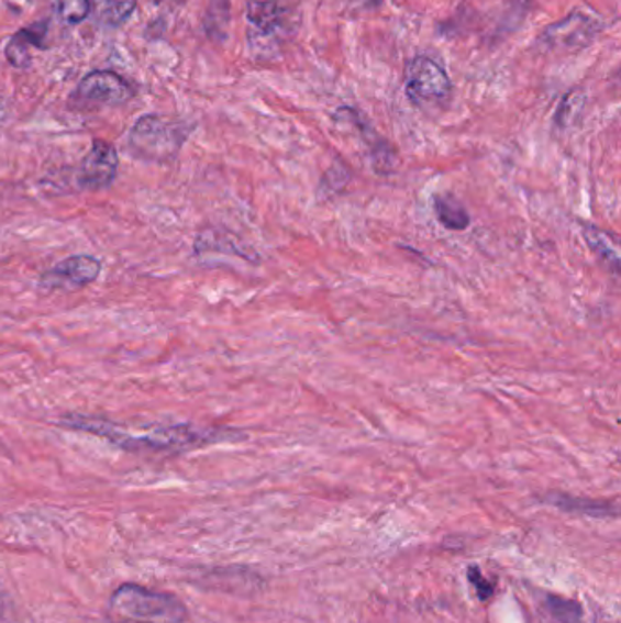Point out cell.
I'll return each mask as SVG.
<instances>
[{
    "instance_id": "cell-1",
    "label": "cell",
    "mask_w": 621,
    "mask_h": 623,
    "mask_svg": "<svg viewBox=\"0 0 621 623\" xmlns=\"http://www.w3.org/2000/svg\"><path fill=\"white\" fill-rule=\"evenodd\" d=\"M60 425L69 431L88 432L93 436L104 437L108 442L135 454H185L196 448L215 445L221 442H237L245 440L243 432L232 429H204L191 423H177V425L149 426L143 434H130L123 426L112 421L86 418L80 414H68L60 420Z\"/></svg>"
},
{
    "instance_id": "cell-2",
    "label": "cell",
    "mask_w": 621,
    "mask_h": 623,
    "mask_svg": "<svg viewBox=\"0 0 621 623\" xmlns=\"http://www.w3.org/2000/svg\"><path fill=\"white\" fill-rule=\"evenodd\" d=\"M113 616L130 623H187L188 609L170 592L149 591L137 583H124L110 598Z\"/></svg>"
},
{
    "instance_id": "cell-3",
    "label": "cell",
    "mask_w": 621,
    "mask_h": 623,
    "mask_svg": "<svg viewBox=\"0 0 621 623\" xmlns=\"http://www.w3.org/2000/svg\"><path fill=\"white\" fill-rule=\"evenodd\" d=\"M187 135L188 130L181 123L160 115H143L133 124L127 144L137 159L168 163L179 154Z\"/></svg>"
},
{
    "instance_id": "cell-4",
    "label": "cell",
    "mask_w": 621,
    "mask_h": 623,
    "mask_svg": "<svg viewBox=\"0 0 621 623\" xmlns=\"http://www.w3.org/2000/svg\"><path fill=\"white\" fill-rule=\"evenodd\" d=\"M133 97L132 86L123 77L113 71H93L80 80L74 91L75 107L82 110H97V108L119 107Z\"/></svg>"
},
{
    "instance_id": "cell-5",
    "label": "cell",
    "mask_w": 621,
    "mask_h": 623,
    "mask_svg": "<svg viewBox=\"0 0 621 623\" xmlns=\"http://www.w3.org/2000/svg\"><path fill=\"white\" fill-rule=\"evenodd\" d=\"M119 171V154L115 146L96 138L77 171V187L85 192H101L112 187Z\"/></svg>"
},
{
    "instance_id": "cell-6",
    "label": "cell",
    "mask_w": 621,
    "mask_h": 623,
    "mask_svg": "<svg viewBox=\"0 0 621 623\" xmlns=\"http://www.w3.org/2000/svg\"><path fill=\"white\" fill-rule=\"evenodd\" d=\"M101 270L102 265L97 257L85 254L69 256L46 270L38 279V287L48 292H75L96 281L97 277L101 276Z\"/></svg>"
},
{
    "instance_id": "cell-7",
    "label": "cell",
    "mask_w": 621,
    "mask_h": 623,
    "mask_svg": "<svg viewBox=\"0 0 621 623\" xmlns=\"http://www.w3.org/2000/svg\"><path fill=\"white\" fill-rule=\"evenodd\" d=\"M451 79L435 60L418 57L407 74V93L415 102L445 101L451 96Z\"/></svg>"
},
{
    "instance_id": "cell-8",
    "label": "cell",
    "mask_w": 621,
    "mask_h": 623,
    "mask_svg": "<svg viewBox=\"0 0 621 623\" xmlns=\"http://www.w3.org/2000/svg\"><path fill=\"white\" fill-rule=\"evenodd\" d=\"M596 30L598 26L590 16L574 13L565 21L547 27V32L543 33L542 43L547 44L548 48L574 52L587 46L595 37Z\"/></svg>"
},
{
    "instance_id": "cell-9",
    "label": "cell",
    "mask_w": 621,
    "mask_h": 623,
    "mask_svg": "<svg viewBox=\"0 0 621 623\" xmlns=\"http://www.w3.org/2000/svg\"><path fill=\"white\" fill-rule=\"evenodd\" d=\"M246 16H248L252 33H255L257 37L270 38L281 32L285 11L271 0H254L248 4Z\"/></svg>"
},
{
    "instance_id": "cell-10",
    "label": "cell",
    "mask_w": 621,
    "mask_h": 623,
    "mask_svg": "<svg viewBox=\"0 0 621 623\" xmlns=\"http://www.w3.org/2000/svg\"><path fill=\"white\" fill-rule=\"evenodd\" d=\"M548 505L556 507L559 511L578 512L585 516L592 518H617L618 505L611 501L589 500V498H576V496L563 494V492H551L545 498Z\"/></svg>"
},
{
    "instance_id": "cell-11",
    "label": "cell",
    "mask_w": 621,
    "mask_h": 623,
    "mask_svg": "<svg viewBox=\"0 0 621 623\" xmlns=\"http://www.w3.org/2000/svg\"><path fill=\"white\" fill-rule=\"evenodd\" d=\"M584 237L590 251L611 268L612 272L620 274V248L618 241L603 230L596 229L595 224L584 226Z\"/></svg>"
},
{
    "instance_id": "cell-12",
    "label": "cell",
    "mask_w": 621,
    "mask_h": 623,
    "mask_svg": "<svg viewBox=\"0 0 621 623\" xmlns=\"http://www.w3.org/2000/svg\"><path fill=\"white\" fill-rule=\"evenodd\" d=\"M435 218L446 230L462 232L470 226V215L452 196H434Z\"/></svg>"
},
{
    "instance_id": "cell-13",
    "label": "cell",
    "mask_w": 621,
    "mask_h": 623,
    "mask_svg": "<svg viewBox=\"0 0 621 623\" xmlns=\"http://www.w3.org/2000/svg\"><path fill=\"white\" fill-rule=\"evenodd\" d=\"M545 609L558 623H584V611L576 600L547 594L545 597Z\"/></svg>"
},
{
    "instance_id": "cell-14",
    "label": "cell",
    "mask_w": 621,
    "mask_h": 623,
    "mask_svg": "<svg viewBox=\"0 0 621 623\" xmlns=\"http://www.w3.org/2000/svg\"><path fill=\"white\" fill-rule=\"evenodd\" d=\"M137 0H96V10L101 21L112 26H119L130 19Z\"/></svg>"
},
{
    "instance_id": "cell-15",
    "label": "cell",
    "mask_w": 621,
    "mask_h": 623,
    "mask_svg": "<svg viewBox=\"0 0 621 623\" xmlns=\"http://www.w3.org/2000/svg\"><path fill=\"white\" fill-rule=\"evenodd\" d=\"M57 2H59L60 16L68 24H80L90 15V0H57Z\"/></svg>"
},
{
    "instance_id": "cell-16",
    "label": "cell",
    "mask_w": 621,
    "mask_h": 623,
    "mask_svg": "<svg viewBox=\"0 0 621 623\" xmlns=\"http://www.w3.org/2000/svg\"><path fill=\"white\" fill-rule=\"evenodd\" d=\"M5 57L15 68H30V65H32L30 46L16 37V35H13L8 46H5Z\"/></svg>"
},
{
    "instance_id": "cell-17",
    "label": "cell",
    "mask_w": 621,
    "mask_h": 623,
    "mask_svg": "<svg viewBox=\"0 0 621 623\" xmlns=\"http://www.w3.org/2000/svg\"><path fill=\"white\" fill-rule=\"evenodd\" d=\"M16 37L24 41L30 48H46V35H48V26L44 22H37L32 26L24 27L21 32L15 33Z\"/></svg>"
},
{
    "instance_id": "cell-18",
    "label": "cell",
    "mask_w": 621,
    "mask_h": 623,
    "mask_svg": "<svg viewBox=\"0 0 621 623\" xmlns=\"http://www.w3.org/2000/svg\"><path fill=\"white\" fill-rule=\"evenodd\" d=\"M348 181H351V174L346 170V166L335 165L323 177V187L329 193L341 192Z\"/></svg>"
},
{
    "instance_id": "cell-19",
    "label": "cell",
    "mask_w": 621,
    "mask_h": 623,
    "mask_svg": "<svg viewBox=\"0 0 621 623\" xmlns=\"http://www.w3.org/2000/svg\"><path fill=\"white\" fill-rule=\"evenodd\" d=\"M468 580H470V586L476 589V594H478L479 600L485 602V600H489L492 594H495V586L490 583L484 575H481V570H479L478 565H470L468 567Z\"/></svg>"
},
{
    "instance_id": "cell-20",
    "label": "cell",
    "mask_w": 621,
    "mask_h": 623,
    "mask_svg": "<svg viewBox=\"0 0 621 623\" xmlns=\"http://www.w3.org/2000/svg\"><path fill=\"white\" fill-rule=\"evenodd\" d=\"M4 611H5L4 589H2V583H0V622H2V619H4Z\"/></svg>"
},
{
    "instance_id": "cell-21",
    "label": "cell",
    "mask_w": 621,
    "mask_h": 623,
    "mask_svg": "<svg viewBox=\"0 0 621 623\" xmlns=\"http://www.w3.org/2000/svg\"><path fill=\"white\" fill-rule=\"evenodd\" d=\"M370 2H379V0H370Z\"/></svg>"
}]
</instances>
